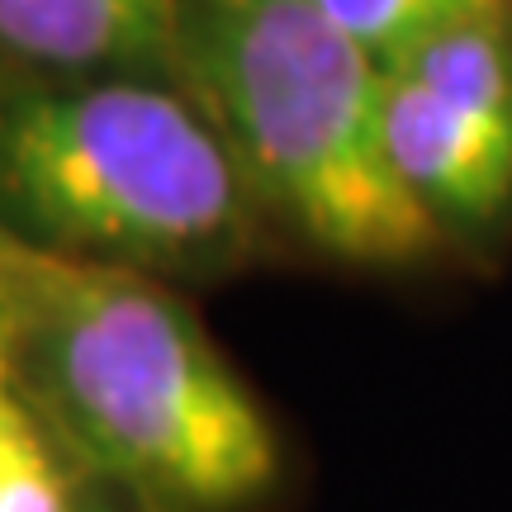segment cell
I'll return each instance as SVG.
<instances>
[{"mask_svg":"<svg viewBox=\"0 0 512 512\" xmlns=\"http://www.w3.org/2000/svg\"><path fill=\"white\" fill-rule=\"evenodd\" d=\"M176 24L181 0H0V76H171Z\"/></svg>","mask_w":512,"mask_h":512,"instance_id":"obj_5","label":"cell"},{"mask_svg":"<svg viewBox=\"0 0 512 512\" xmlns=\"http://www.w3.org/2000/svg\"><path fill=\"white\" fill-rule=\"evenodd\" d=\"M323 15L351 38L361 43L384 72L403 62L418 43L432 34L465 24L479 15H503L512 10V0H313Z\"/></svg>","mask_w":512,"mask_h":512,"instance_id":"obj_8","label":"cell"},{"mask_svg":"<svg viewBox=\"0 0 512 512\" xmlns=\"http://www.w3.org/2000/svg\"><path fill=\"white\" fill-rule=\"evenodd\" d=\"M0 366L119 512H275L290 446L185 290L0 233Z\"/></svg>","mask_w":512,"mask_h":512,"instance_id":"obj_1","label":"cell"},{"mask_svg":"<svg viewBox=\"0 0 512 512\" xmlns=\"http://www.w3.org/2000/svg\"><path fill=\"white\" fill-rule=\"evenodd\" d=\"M0 233L176 290L275 247L219 128L152 72L0 76Z\"/></svg>","mask_w":512,"mask_h":512,"instance_id":"obj_2","label":"cell"},{"mask_svg":"<svg viewBox=\"0 0 512 512\" xmlns=\"http://www.w3.org/2000/svg\"><path fill=\"white\" fill-rule=\"evenodd\" d=\"M389 76L413 81L460 114L512 128V10L441 29L394 62Z\"/></svg>","mask_w":512,"mask_h":512,"instance_id":"obj_6","label":"cell"},{"mask_svg":"<svg viewBox=\"0 0 512 512\" xmlns=\"http://www.w3.org/2000/svg\"><path fill=\"white\" fill-rule=\"evenodd\" d=\"M171 76L219 128L275 238L347 271L451 252L384 152V67L313 0H181Z\"/></svg>","mask_w":512,"mask_h":512,"instance_id":"obj_3","label":"cell"},{"mask_svg":"<svg viewBox=\"0 0 512 512\" xmlns=\"http://www.w3.org/2000/svg\"><path fill=\"white\" fill-rule=\"evenodd\" d=\"M0 512H119L62 441L34 418L0 366Z\"/></svg>","mask_w":512,"mask_h":512,"instance_id":"obj_7","label":"cell"},{"mask_svg":"<svg viewBox=\"0 0 512 512\" xmlns=\"http://www.w3.org/2000/svg\"><path fill=\"white\" fill-rule=\"evenodd\" d=\"M384 152L446 242L484 238L512 219V128L484 124L384 72Z\"/></svg>","mask_w":512,"mask_h":512,"instance_id":"obj_4","label":"cell"}]
</instances>
